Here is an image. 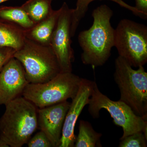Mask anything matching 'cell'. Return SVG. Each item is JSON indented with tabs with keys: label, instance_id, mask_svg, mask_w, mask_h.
<instances>
[{
	"label": "cell",
	"instance_id": "1",
	"mask_svg": "<svg viewBox=\"0 0 147 147\" xmlns=\"http://www.w3.org/2000/svg\"><path fill=\"white\" fill-rule=\"evenodd\" d=\"M113 14L108 6L98 7L92 13V26L79 33L78 40L83 50L81 59L84 64L100 66L110 58L115 45V30L110 23Z\"/></svg>",
	"mask_w": 147,
	"mask_h": 147
},
{
	"label": "cell",
	"instance_id": "2",
	"mask_svg": "<svg viewBox=\"0 0 147 147\" xmlns=\"http://www.w3.org/2000/svg\"><path fill=\"white\" fill-rule=\"evenodd\" d=\"M5 105V112L0 119V139L9 147L23 146L38 127L37 107L23 96Z\"/></svg>",
	"mask_w": 147,
	"mask_h": 147
},
{
	"label": "cell",
	"instance_id": "3",
	"mask_svg": "<svg viewBox=\"0 0 147 147\" xmlns=\"http://www.w3.org/2000/svg\"><path fill=\"white\" fill-rule=\"evenodd\" d=\"M14 58L22 64L30 84L45 83L61 72L59 61L51 46L27 38L22 47L16 51Z\"/></svg>",
	"mask_w": 147,
	"mask_h": 147
},
{
	"label": "cell",
	"instance_id": "4",
	"mask_svg": "<svg viewBox=\"0 0 147 147\" xmlns=\"http://www.w3.org/2000/svg\"><path fill=\"white\" fill-rule=\"evenodd\" d=\"M114 79L121 94L120 100L137 115L147 117V72L143 66L133 69L119 56L115 61Z\"/></svg>",
	"mask_w": 147,
	"mask_h": 147
},
{
	"label": "cell",
	"instance_id": "5",
	"mask_svg": "<svg viewBox=\"0 0 147 147\" xmlns=\"http://www.w3.org/2000/svg\"><path fill=\"white\" fill-rule=\"evenodd\" d=\"M82 79L72 72H61L45 83H29L22 94L37 108H44L74 98Z\"/></svg>",
	"mask_w": 147,
	"mask_h": 147
},
{
	"label": "cell",
	"instance_id": "6",
	"mask_svg": "<svg viewBox=\"0 0 147 147\" xmlns=\"http://www.w3.org/2000/svg\"><path fill=\"white\" fill-rule=\"evenodd\" d=\"M88 105L89 113L94 118L99 117L101 109L108 111L115 124L123 129L120 140L138 131H143L147 137V117L137 115L128 105L120 100L110 99L100 92L95 82H93Z\"/></svg>",
	"mask_w": 147,
	"mask_h": 147
},
{
	"label": "cell",
	"instance_id": "7",
	"mask_svg": "<svg viewBox=\"0 0 147 147\" xmlns=\"http://www.w3.org/2000/svg\"><path fill=\"white\" fill-rule=\"evenodd\" d=\"M119 56L132 67L147 62V27L131 20H121L115 30V45Z\"/></svg>",
	"mask_w": 147,
	"mask_h": 147
},
{
	"label": "cell",
	"instance_id": "8",
	"mask_svg": "<svg viewBox=\"0 0 147 147\" xmlns=\"http://www.w3.org/2000/svg\"><path fill=\"white\" fill-rule=\"evenodd\" d=\"M61 13L51 37L50 46L57 59L61 72H72L74 52L71 46V26L73 9L66 2L61 7Z\"/></svg>",
	"mask_w": 147,
	"mask_h": 147
},
{
	"label": "cell",
	"instance_id": "9",
	"mask_svg": "<svg viewBox=\"0 0 147 147\" xmlns=\"http://www.w3.org/2000/svg\"><path fill=\"white\" fill-rule=\"evenodd\" d=\"M93 81L82 79L79 91L72 99L64 122L59 147H74L76 141L75 125L86 105L88 104L91 95Z\"/></svg>",
	"mask_w": 147,
	"mask_h": 147
},
{
	"label": "cell",
	"instance_id": "10",
	"mask_svg": "<svg viewBox=\"0 0 147 147\" xmlns=\"http://www.w3.org/2000/svg\"><path fill=\"white\" fill-rule=\"evenodd\" d=\"M29 82L21 63L13 57L0 72V105L20 96Z\"/></svg>",
	"mask_w": 147,
	"mask_h": 147
},
{
	"label": "cell",
	"instance_id": "11",
	"mask_svg": "<svg viewBox=\"0 0 147 147\" xmlns=\"http://www.w3.org/2000/svg\"><path fill=\"white\" fill-rule=\"evenodd\" d=\"M70 102L67 100L38 110V123L51 142L53 147H59L66 115Z\"/></svg>",
	"mask_w": 147,
	"mask_h": 147
},
{
	"label": "cell",
	"instance_id": "12",
	"mask_svg": "<svg viewBox=\"0 0 147 147\" xmlns=\"http://www.w3.org/2000/svg\"><path fill=\"white\" fill-rule=\"evenodd\" d=\"M61 13V9L26 30V38L42 45H50L51 37Z\"/></svg>",
	"mask_w": 147,
	"mask_h": 147
},
{
	"label": "cell",
	"instance_id": "13",
	"mask_svg": "<svg viewBox=\"0 0 147 147\" xmlns=\"http://www.w3.org/2000/svg\"><path fill=\"white\" fill-rule=\"evenodd\" d=\"M26 30L0 18V46L12 47L16 51L19 50L26 38Z\"/></svg>",
	"mask_w": 147,
	"mask_h": 147
},
{
	"label": "cell",
	"instance_id": "14",
	"mask_svg": "<svg viewBox=\"0 0 147 147\" xmlns=\"http://www.w3.org/2000/svg\"><path fill=\"white\" fill-rule=\"evenodd\" d=\"M53 0H28L21 7L35 24H37L52 14L51 3Z\"/></svg>",
	"mask_w": 147,
	"mask_h": 147
},
{
	"label": "cell",
	"instance_id": "15",
	"mask_svg": "<svg viewBox=\"0 0 147 147\" xmlns=\"http://www.w3.org/2000/svg\"><path fill=\"white\" fill-rule=\"evenodd\" d=\"M96 0H77L76 7L73 9L71 18V37L74 36L80 21L84 18L88 11V6L92 2ZM117 3L122 7L131 11L134 14L142 17L140 12L134 6L127 4L123 0H109Z\"/></svg>",
	"mask_w": 147,
	"mask_h": 147
},
{
	"label": "cell",
	"instance_id": "16",
	"mask_svg": "<svg viewBox=\"0 0 147 147\" xmlns=\"http://www.w3.org/2000/svg\"><path fill=\"white\" fill-rule=\"evenodd\" d=\"M102 134L96 132L89 122L80 121L79 132L76 138L74 147H102L100 138Z\"/></svg>",
	"mask_w": 147,
	"mask_h": 147
},
{
	"label": "cell",
	"instance_id": "17",
	"mask_svg": "<svg viewBox=\"0 0 147 147\" xmlns=\"http://www.w3.org/2000/svg\"><path fill=\"white\" fill-rule=\"evenodd\" d=\"M0 18L17 24L26 30L32 28L35 25L21 6H1Z\"/></svg>",
	"mask_w": 147,
	"mask_h": 147
},
{
	"label": "cell",
	"instance_id": "18",
	"mask_svg": "<svg viewBox=\"0 0 147 147\" xmlns=\"http://www.w3.org/2000/svg\"><path fill=\"white\" fill-rule=\"evenodd\" d=\"M119 147H146L147 137L142 131H138L120 139Z\"/></svg>",
	"mask_w": 147,
	"mask_h": 147
},
{
	"label": "cell",
	"instance_id": "19",
	"mask_svg": "<svg viewBox=\"0 0 147 147\" xmlns=\"http://www.w3.org/2000/svg\"><path fill=\"white\" fill-rule=\"evenodd\" d=\"M27 144L28 147H53L46 134L41 130L29 139Z\"/></svg>",
	"mask_w": 147,
	"mask_h": 147
},
{
	"label": "cell",
	"instance_id": "20",
	"mask_svg": "<svg viewBox=\"0 0 147 147\" xmlns=\"http://www.w3.org/2000/svg\"><path fill=\"white\" fill-rule=\"evenodd\" d=\"M16 52L12 47L0 46V72L6 64L14 57Z\"/></svg>",
	"mask_w": 147,
	"mask_h": 147
},
{
	"label": "cell",
	"instance_id": "21",
	"mask_svg": "<svg viewBox=\"0 0 147 147\" xmlns=\"http://www.w3.org/2000/svg\"><path fill=\"white\" fill-rule=\"evenodd\" d=\"M135 7L140 12L142 18H147V0H135Z\"/></svg>",
	"mask_w": 147,
	"mask_h": 147
},
{
	"label": "cell",
	"instance_id": "22",
	"mask_svg": "<svg viewBox=\"0 0 147 147\" xmlns=\"http://www.w3.org/2000/svg\"><path fill=\"white\" fill-rule=\"evenodd\" d=\"M8 146L5 142L0 139V147H9Z\"/></svg>",
	"mask_w": 147,
	"mask_h": 147
},
{
	"label": "cell",
	"instance_id": "23",
	"mask_svg": "<svg viewBox=\"0 0 147 147\" xmlns=\"http://www.w3.org/2000/svg\"><path fill=\"white\" fill-rule=\"evenodd\" d=\"M8 1H10V0H0V4Z\"/></svg>",
	"mask_w": 147,
	"mask_h": 147
}]
</instances>
